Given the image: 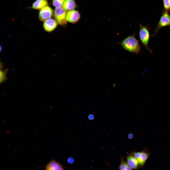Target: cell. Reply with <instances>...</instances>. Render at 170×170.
I'll use <instances>...</instances> for the list:
<instances>
[{
  "label": "cell",
  "instance_id": "2",
  "mask_svg": "<svg viewBox=\"0 0 170 170\" xmlns=\"http://www.w3.org/2000/svg\"><path fill=\"white\" fill-rule=\"evenodd\" d=\"M139 36L142 44L151 53L153 51L148 47V43L150 38V33L147 26H144L139 24Z\"/></svg>",
  "mask_w": 170,
  "mask_h": 170
},
{
  "label": "cell",
  "instance_id": "3",
  "mask_svg": "<svg viewBox=\"0 0 170 170\" xmlns=\"http://www.w3.org/2000/svg\"><path fill=\"white\" fill-rule=\"evenodd\" d=\"M167 26L170 27V16L167 12L166 11L162 14L154 33L152 36L153 37L155 36L159 29L162 28Z\"/></svg>",
  "mask_w": 170,
  "mask_h": 170
},
{
  "label": "cell",
  "instance_id": "8",
  "mask_svg": "<svg viewBox=\"0 0 170 170\" xmlns=\"http://www.w3.org/2000/svg\"><path fill=\"white\" fill-rule=\"evenodd\" d=\"M80 18L79 13L76 10L69 11L66 14V19L67 21L71 23H76L79 20Z\"/></svg>",
  "mask_w": 170,
  "mask_h": 170
},
{
  "label": "cell",
  "instance_id": "16",
  "mask_svg": "<svg viewBox=\"0 0 170 170\" xmlns=\"http://www.w3.org/2000/svg\"><path fill=\"white\" fill-rule=\"evenodd\" d=\"M6 70L0 71V83L2 82L5 80L6 78Z\"/></svg>",
  "mask_w": 170,
  "mask_h": 170
},
{
  "label": "cell",
  "instance_id": "17",
  "mask_svg": "<svg viewBox=\"0 0 170 170\" xmlns=\"http://www.w3.org/2000/svg\"><path fill=\"white\" fill-rule=\"evenodd\" d=\"M68 162L69 163H72L74 162V159L72 157H70L68 158Z\"/></svg>",
  "mask_w": 170,
  "mask_h": 170
},
{
  "label": "cell",
  "instance_id": "5",
  "mask_svg": "<svg viewBox=\"0 0 170 170\" xmlns=\"http://www.w3.org/2000/svg\"><path fill=\"white\" fill-rule=\"evenodd\" d=\"M53 13L52 9L49 6H46L40 10L39 14V18L40 21H44L51 18Z\"/></svg>",
  "mask_w": 170,
  "mask_h": 170
},
{
  "label": "cell",
  "instance_id": "4",
  "mask_svg": "<svg viewBox=\"0 0 170 170\" xmlns=\"http://www.w3.org/2000/svg\"><path fill=\"white\" fill-rule=\"evenodd\" d=\"M66 12L63 7L57 8L55 9L54 15L56 21L59 24L63 25L67 23Z\"/></svg>",
  "mask_w": 170,
  "mask_h": 170
},
{
  "label": "cell",
  "instance_id": "12",
  "mask_svg": "<svg viewBox=\"0 0 170 170\" xmlns=\"http://www.w3.org/2000/svg\"><path fill=\"white\" fill-rule=\"evenodd\" d=\"M48 4L47 0H36L33 3L32 8L34 9H41Z\"/></svg>",
  "mask_w": 170,
  "mask_h": 170
},
{
  "label": "cell",
  "instance_id": "10",
  "mask_svg": "<svg viewBox=\"0 0 170 170\" xmlns=\"http://www.w3.org/2000/svg\"><path fill=\"white\" fill-rule=\"evenodd\" d=\"M46 170H64L62 165L54 159L51 160L46 166Z\"/></svg>",
  "mask_w": 170,
  "mask_h": 170
},
{
  "label": "cell",
  "instance_id": "15",
  "mask_svg": "<svg viewBox=\"0 0 170 170\" xmlns=\"http://www.w3.org/2000/svg\"><path fill=\"white\" fill-rule=\"evenodd\" d=\"M163 4L165 9L168 10L170 9V0H163Z\"/></svg>",
  "mask_w": 170,
  "mask_h": 170
},
{
  "label": "cell",
  "instance_id": "14",
  "mask_svg": "<svg viewBox=\"0 0 170 170\" xmlns=\"http://www.w3.org/2000/svg\"><path fill=\"white\" fill-rule=\"evenodd\" d=\"M64 0H53V4L56 8L61 7Z\"/></svg>",
  "mask_w": 170,
  "mask_h": 170
},
{
  "label": "cell",
  "instance_id": "7",
  "mask_svg": "<svg viewBox=\"0 0 170 170\" xmlns=\"http://www.w3.org/2000/svg\"><path fill=\"white\" fill-rule=\"evenodd\" d=\"M126 157L128 164L132 169H137L140 166L137 160L131 153H128Z\"/></svg>",
  "mask_w": 170,
  "mask_h": 170
},
{
  "label": "cell",
  "instance_id": "11",
  "mask_svg": "<svg viewBox=\"0 0 170 170\" xmlns=\"http://www.w3.org/2000/svg\"><path fill=\"white\" fill-rule=\"evenodd\" d=\"M76 6L73 0H64L62 5L63 8L66 11L72 10L74 9Z\"/></svg>",
  "mask_w": 170,
  "mask_h": 170
},
{
  "label": "cell",
  "instance_id": "18",
  "mask_svg": "<svg viewBox=\"0 0 170 170\" xmlns=\"http://www.w3.org/2000/svg\"><path fill=\"white\" fill-rule=\"evenodd\" d=\"M88 118L89 119L92 120L94 118V116L93 114H90L89 115Z\"/></svg>",
  "mask_w": 170,
  "mask_h": 170
},
{
  "label": "cell",
  "instance_id": "9",
  "mask_svg": "<svg viewBox=\"0 0 170 170\" xmlns=\"http://www.w3.org/2000/svg\"><path fill=\"white\" fill-rule=\"evenodd\" d=\"M57 23L56 20L53 19L49 18L44 21L43 24V28L46 31L51 32L56 28Z\"/></svg>",
  "mask_w": 170,
  "mask_h": 170
},
{
  "label": "cell",
  "instance_id": "13",
  "mask_svg": "<svg viewBox=\"0 0 170 170\" xmlns=\"http://www.w3.org/2000/svg\"><path fill=\"white\" fill-rule=\"evenodd\" d=\"M119 170H133L123 158L121 157L119 166Z\"/></svg>",
  "mask_w": 170,
  "mask_h": 170
},
{
  "label": "cell",
  "instance_id": "1",
  "mask_svg": "<svg viewBox=\"0 0 170 170\" xmlns=\"http://www.w3.org/2000/svg\"><path fill=\"white\" fill-rule=\"evenodd\" d=\"M119 44L123 49L131 53L138 54L141 50L139 41L134 34L128 36Z\"/></svg>",
  "mask_w": 170,
  "mask_h": 170
},
{
  "label": "cell",
  "instance_id": "19",
  "mask_svg": "<svg viewBox=\"0 0 170 170\" xmlns=\"http://www.w3.org/2000/svg\"><path fill=\"white\" fill-rule=\"evenodd\" d=\"M133 137V135L132 134H130L128 135V138L130 139H132Z\"/></svg>",
  "mask_w": 170,
  "mask_h": 170
},
{
  "label": "cell",
  "instance_id": "6",
  "mask_svg": "<svg viewBox=\"0 0 170 170\" xmlns=\"http://www.w3.org/2000/svg\"><path fill=\"white\" fill-rule=\"evenodd\" d=\"M138 161L140 166H143L149 156V154L143 150L140 152H134L131 153Z\"/></svg>",
  "mask_w": 170,
  "mask_h": 170
}]
</instances>
